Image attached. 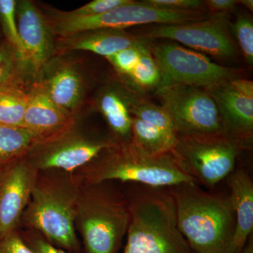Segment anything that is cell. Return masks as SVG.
I'll list each match as a JSON object with an SVG mask.
<instances>
[{
    "label": "cell",
    "instance_id": "obj_4",
    "mask_svg": "<svg viewBox=\"0 0 253 253\" xmlns=\"http://www.w3.org/2000/svg\"><path fill=\"white\" fill-rule=\"evenodd\" d=\"M146 186L127 200L129 226L123 253H194L181 234L170 190Z\"/></svg>",
    "mask_w": 253,
    "mask_h": 253
},
{
    "label": "cell",
    "instance_id": "obj_24",
    "mask_svg": "<svg viewBox=\"0 0 253 253\" xmlns=\"http://www.w3.org/2000/svg\"><path fill=\"white\" fill-rule=\"evenodd\" d=\"M31 78L18 51L6 40L0 42V86H21L23 80Z\"/></svg>",
    "mask_w": 253,
    "mask_h": 253
},
{
    "label": "cell",
    "instance_id": "obj_37",
    "mask_svg": "<svg viewBox=\"0 0 253 253\" xmlns=\"http://www.w3.org/2000/svg\"><path fill=\"white\" fill-rule=\"evenodd\" d=\"M4 40V36H3L2 32H1V27H0V42Z\"/></svg>",
    "mask_w": 253,
    "mask_h": 253
},
{
    "label": "cell",
    "instance_id": "obj_13",
    "mask_svg": "<svg viewBox=\"0 0 253 253\" xmlns=\"http://www.w3.org/2000/svg\"><path fill=\"white\" fill-rule=\"evenodd\" d=\"M39 171L25 157L9 163L0 175V238L17 231Z\"/></svg>",
    "mask_w": 253,
    "mask_h": 253
},
{
    "label": "cell",
    "instance_id": "obj_35",
    "mask_svg": "<svg viewBox=\"0 0 253 253\" xmlns=\"http://www.w3.org/2000/svg\"><path fill=\"white\" fill-rule=\"evenodd\" d=\"M242 253H253V240H250L247 246H245Z\"/></svg>",
    "mask_w": 253,
    "mask_h": 253
},
{
    "label": "cell",
    "instance_id": "obj_20",
    "mask_svg": "<svg viewBox=\"0 0 253 253\" xmlns=\"http://www.w3.org/2000/svg\"><path fill=\"white\" fill-rule=\"evenodd\" d=\"M176 140L175 134L132 117L131 141L146 154L151 156L170 154Z\"/></svg>",
    "mask_w": 253,
    "mask_h": 253
},
{
    "label": "cell",
    "instance_id": "obj_9",
    "mask_svg": "<svg viewBox=\"0 0 253 253\" xmlns=\"http://www.w3.org/2000/svg\"><path fill=\"white\" fill-rule=\"evenodd\" d=\"M150 49L161 73L157 91L176 85L209 89L237 78L234 68L216 64L204 54L172 42L159 43Z\"/></svg>",
    "mask_w": 253,
    "mask_h": 253
},
{
    "label": "cell",
    "instance_id": "obj_14",
    "mask_svg": "<svg viewBox=\"0 0 253 253\" xmlns=\"http://www.w3.org/2000/svg\"><path fill=\"white\" fill-rule=\"evenodd\" d=\"M217 106L223 134L250 149L253 140V97L243 94L231 81L206 89Z\"/></svg>",
    "mask_w": 253,
    "mask_h": 253
},
{
    "label": "cell",
    "instance_id": "obj_23",
    "mask_svg": "<svg viewBox=\"0 0 253 253\" xmlns=\"http://www.w3.org/2000/svg\"><path fill=\"white\" fill-rule=\"evenodd\" d=\"M28 99V91L21 86H0V126H22Z\"/></svg>",
    "mask_w": 253,
    "mask_h": 253
},
{
    "label": "cell",
    "instance_id": "obj_31",
    "mask_svg": "<svg viewBox=\"0 0 253 253\" xmlns=\"http://www.w3.org/2000/svg\"><path fill=\"white\" fill-rule=\"evenodd\" d=\"M0 253H36L17 231L0 238Z\"/></svg>",
    "mask_w": 253,
    "mask_h": 253
},
{
    "label": "cell",
    "instance_id": "obj_2",
    "mask_svg": "<svg viewBox=\"0 0 253 253\" xmlns=\"http://www.w3.org/2000/svg\"><path fill=\"white\" fill-rule=\"evenodd\" d=\"M181 234L194 253H228L235 229L230 197L212 194L196 183L169 188Z\"/></svg>",
    "mask_w": 253,
    "mask_h": 253
},
{
    "label": "cell",
    "instance_id": "obj_33",
    "mask_svg": "<svg viewBox=\"0 0 253 253\" xmlns=\"http://www.w3.org/2000/svg\"><path fill=\"white\" fill-rule=\"evenodd\" d=\"M204 3L214 16H227L239 4L236 0H208Z\"/></svg>",
    "mask_w": 253,
    "mask_h": 253
},
{
    "label": "cell",
    "instance_id": "obj_29",
    "mask_svg": "<svg viewBox=\"0 0 253 253\" xmlns=\"http://www.w3.org/2000/svg\"><path fill=\"white\" fill-rule=\"evenodd\" d=\"M132 0H94L84 6L68 11L75 16H94L104 14L118 6L129 4Z\"/></svg>",
    "mask_w": 253,
    "mask_h": 253
},
{
    "label": "cell",
    "instance_id": "obj_22",
    "mask_svg": "<svg viewBox=\"0 0 253 253\" xmlns=\"http://www.w3.org/2000/svg\"><path fill=\"white\" fill-rule=\"evenodd\" d=\"M126 89L128 108L132 117L176 135L172 120L162 106H158L149 100L139 96L127 86Z\"/></svg>",
    "mask_w": 253,
    "mask_h": 253
},
{
    "label": "cell",
    "instance_id": "obj_12",
    "mask_svg": "<svg viewBox=\"0 0 253 253\" xmlns=\"http://www.w3.org/2000/svg\"><path fill=\"white\" fill-rule=\"evenodd\" d=\"M16 16L25 65L34 83L41 70L56 54L55 37L41 9L31 0L16 1Z\"/></svg>",
    "mask_w": 253,
    "mask_h": 253
},
{
    "label": "cell",
    "instance_id": "obj_27",
    "mask_svg": "<svg viewBox=\"0 0 253 253\" xmlns=\"http://www.w3.org/2000/svg\"><path fill=\"white\" fill-rule=\"evenodd\" d=\"M229 27L234 33L246 61L253 63V21L250 16L241 15Z\"/></svg>",
    "mask_w": 253,
    "mask_h": 253
},
{
    "label": "cell",
    "instance_id": "obj_3",
    "mask_svg": "<svg viewBox=\"0 0 253 253\" xmlns=\"http://www.w3.org/2000/svg\"><path fill=\"white\" fill-rule=\"evenodd\" d=\"M78 171L79 173L75 175L81 186L112 180L138 183L152 188L197 184L181 169L172 153L151 156L131 141L118 142Z\"/></svg>",
    "mask_w": 253,
    "mask_h": 253
},
{
    "label": "cell",
    "instance_id": "obj_36",
    "mask_svg": "<svg viewBox=\"0 0 253 253\" xmlns=\"http://www.w3.org/2000/svg\"><path fill=\"white\" fill-rule=\"evenodd\" d=\"M7 165L8 164H0V175H1V172H2V171L4 170V168H6Z\"/></svg>",
    "mask_w": 253,
    "mask_h": 253
},
{
    "label": "cell",
    "instance_id": "obj_30",
    "mask_svg": "<svg viewBox=\"0 0 253 253\" xmlns=\"http://www.w3.org/2000/svg\"><path fill=\"white\" fill-rule=\"evenodd\" d=\"M145 2L170 11H204V1L200 0H145Z\"/></svg>",
    "mask_w": 253,
    "mask_h": 253
},
{
    "label": "cell",
    "instance_id": "obj_16",
    "mask_svg": "<svg viewBox=\"0 0 253 253\" xmlns=\"http://www.w3.org/2000/svg\"><path fill=\"white\" fill-rule=\"evenodd\" d=\"M145 38L133 36L122 29L91 30L56 38V53L88 51L107 58L121 50L146 44Z\"/></svg>",
    "mask_w": 253,
    "mask_h": 253
},
{
    "label": "cell",
    "instance_id": "obj_17",
    "mask_svg": "<svg viewBox=\"0 0 253 253\" xmlns=\"http://www.w3.org/2000/svg\"><path fill=\"white\" fill-rule=\"evenodd\" d=\"M76 123L75 116L55 104L38 83H33L28 91L23 127L44 138Z\"/></svg>",
    "mask_w": 253,
    "mask_h": 253
},
{
    "label": "cell",
    "instance_id": "obj_28",
    "mask_svg": "<svg viewBox=\"0 0 253 253\" xmlns=\"http://www.w3.org/2000/svg\"><path fill=\"white\" fill-rule=\"evenodd\" d=\"M148 46V43L139 46H133L121 50L116 54L106 58L116 68L118 72L128 76L135 68L143 48Z\"/></svg>",
    "mask_w": 253,
    "mask_h": 253
},
{
    "label": "cell",
    "instance_id": "obj_15",
    "mask_svg": "<svg viewBox=\"0 0 253 253\" xmlns=\"http://www.w3.org/2000/svg\"><path fill=\"white\" fill-rule=\"evenodd\" d=\"M34 83L61 109L75 116L85 94V81L77 65L54 56L41 70Z\"/></svg>",
    "mask_w": 253,
    "mask_h": 253
},
{
    "label": "cell",
    "instance_id": "obj_5",
    "mask_svg": "<svg viewBox=\"0 0 253 253\" xmlns=\"http://www.w3.org/2000/svg\"><path fill=\"white\" fill-rule=\"evenodd\" d=\"M127 199L105 186H81L76 229L86 253H118L129 226Z\"/></svg>",
    "mask_w": 253,
    "mask_h": 253
},
{
    "label": "cell",
    "instance_id": "obj_32",
    "mask_svg": "<svg viewBox=\"0 0 253 253\" xmlns=\"http://www.w3.org/2000/svg\"><path fill=\"white\" fill-rule=\"evenodd\" d=\"M25 242L36 253H59V249L46 241L43 236L30 234L23 237Z\"/></svg>",
    "mask_w": 253,
    "mask_h": 253
},
{
    "label": "cell",
    "instance_id": "obj_11",
    "mask_svg": "<svg viewBox=\"0 0 253 253\" xmlns=\"http://www.w3.org/2000/svg\"><path fill=\"white\" fill-rule=\"evenodd\" d=\"M229 27L227 16H213L196 22L155 26L146 31L144 38L178 42L216 57L229 59L236 54Z\"/></svg>",
    "mask_w": 253,
    "mask_h": 253
},
{
    "label": "cell",
    "instance_id": "obj_34",
    "mask_svg": "<svg viewBox=\"0 0 253 253\" xmlns=\"http://www.w3.org/2000/svg\"><path fill=\"white\" fill-rule=\"evenodd\" d=\"M239 4L244 5L245 7L247 8L250 11H253V0H241L239 1Z\"/></svg>",
    "mask_w": 253,
    "mask_h": 253
},
{
    "label": "cell",
    "instance_id": "obj_21",
    "mask_svg": "<svg viewBox=\"0 0 253 253\" xmlns=\"http://www.w3.org/2000/svg\"><path fill=\"white\" fill-rule=\"evenodd\" d=\"M41 139L22 126H0V164H9L24 157Z\"/></svg>",
    "mask_w": 253,
    "mask_h": 253
},
{
    "label": "cell",
    "instance_id": "obj_8",
    "mask_svg": "<svg viewBox=\"0 0 253 253\" xmlns=\"http://www.w3.org/2000/svg\"><path fill=\"white\" fill-rule=\"evenodd\" d=\"M113 138L96 137L73 125L38 141L24 156L39 172L73 173L118 144Z\"/></svg>",
    "mask_w": 253,
    "mask_h": 253
},
{
    "label": "cell",
    "instance_id": "obj_1",
    "mask_svg": "<svg viewBox=\"0 0 253 253\" xmlns=\"http://www.w3.org/2000/svg\"><path fill=\"white\" fill-rule=\"evenodd\" d=\"M81 189V183L73 173L39 172L21 223L58 249L79 253L76 217Z\"/></svg>",
    "mask_w": 253,
    "mask_h": 253
},
{
    "label": "cell",
    "instance_id": "obj_25",
    "mask_svg": "<svg viewBox=\"0 0 253 253\" xmlns=\"http://www.w3.org/2000/svg\"><path fill=\"white\" fill-rule=\"evenodd\" d=\"M127 77L139 87L157 88L161 73L151 54L150 46L143 48L137 64Z\"/></svg>",
    "mask_w": 253,
    "mask_h": 253
},
{
    "label": "cell",
    "instance_id": "obj_19",
    "mask_svg": "<svg viewBox=\"0 0 253 253\" xmlns=\"http://www.w3.org/2000/svg\"><path fill=\"white\" fill-rule=\"evenodd\" d=\"M94 106L104 116L114 139L118 142L131 141L132 116L128 108L126 86H103L95 97Z\"/></svg>",
    "mask_w": 253,
    "mask_h": 253
},
{
    "label": "cell",
    "instance_id": "obj_6",
    "mask_svg": "<svg viewBox=\"0 0 253 253\" xmlns=\"http://www.w3.org/2000/svg\"><path fill=\"white\" fill-rule=\"evenodd\" d=\"M55 38H62L86 31L122 29L139 25L182 24L210 17L205 11H170L156 7L144 1H131L104 14L94 16H75L68 11L44 6L42 9Z\"/></svg>",
    "mask_w": 253,
    "mask_h": 253
},
{
    "label": "cell",
    "instance_id": "obj_18",
    "mask_svg": "<svg viewBox=\"0 0 253 253\" xmlns=\"http://www.w3.org/2000/svg\"><path fill=\"white\" fill-rule=\"evenodd\" d=\"M235 213L234 236L228 253H242L253 229V183L244 169H236L226 178Z\"/></svg>",
    "mask_w": 253,
    "mask_h": 253
},
{
    "label": "cell",
    "instance_id": "obj_38",
    "mask_svg": "<svg viewBox=\"0 0 253 253\" xmlns=\"http://www.w3.org/2000/svg\"><path fill=\"white\" fill-rule=\"evenodd\" d=\"M59 253H68V252H66V251H63V250L60 249H59Z\"/></svg>",
    "mask_w": 253,
    "mask_h": 253
},
{
    "label": "cell",
    "instance_id": "obj_7",
    "mask_svg": "<svg viewBox=\"0 0 253 253\" xmlns=\"http://www.w3.org/2000/svg\"><path fill=\"white\" fill-rule=\"evenodd\" d=\"M239 141L224 134L179 136L172 154L186 174L212 187L235 169L244 150Z\"/></svg>",
    "mask_w": 253,
    "mask_h": 253
},
{
    "label": "cell",
    "instance_id": "obj_26",
    "mask_svg": "<svg viewBox=\"0 0 253 253\" xmlns=\"http://www.w3.org/2000/svg\"><path fill=\"white\" fill-rule=\"evenodd\" d=\"M16 0H0V27L4 39L18 51L25 64L24 52L16 21Z\"/></svg>",
    "mask_w": 253,
    "mask_h": 253
},
{
    "label": "cell",
    "instance_id": "obj_10",
    "mask_svg": "<svg viewBox=\"0 0 253 253\" xmlns=\"http://www.w3.org/2000/svg\"><path fill=\"white\" fill-rule=\"evenodd\" d=\"M156 93L172 120L176 135L223 134L217 106L206 89L176 85Z\"/></svg>",
    "mask_w": 253,
    "mask_h": 253
}]
</instances>
